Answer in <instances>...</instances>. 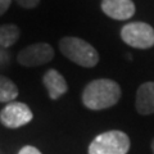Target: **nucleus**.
I'll return each mask as SVG.
<instances>
[{
	"label": "nucleus",
	"mask_w": 154,
	"mask_h": 154,
	"mask_svg": "<svg viewBox=\"0 0 154 154\" xmlns=\"http://www.w3.org/2000/svg\"><path fill=\"white\" fill-rule=\"evenodd\" d=\"M33 114L28 105L19 102L8 103L0 112V122L8 128H18L32 121Z\"/></svg>",
	"instance_id": "423d86ee"
},
{
	"label": "nucleus",
	"mask_w": 154,
	"mask_h": 154,
	"mask_svg": "<svg viewBox=\"0 0 154 154\" xmlns=\"http://www.w3.org/2000/svg\"><path fill=\"white\" fill-rule=\"evenodd\" d=\"M11 2L12 0H0V16L8 11V8L11 7Z\"/></svg>",
	"instance_id": "2eb2a0df"
},
{
	"label": "nucleus",
	"mask_w": 154,
	"mask_h": 154,
	"mask_svg": "<svg viewBox=\"0 0 154 154\" xmlns=\"http://www.w3.org/2000/svg\"><path fill=\"white\" fill-rule=\"evenodd\" d=\"M152 152H153V154H154V139L152 140Z\"/></svg>",
	"instance_id": "dca6fc26"
},
{
	"label": "nucleus",
	"mask_w": 154,
	"mask_h": 154,
	"mask_svg": "<svg viewBox=\"0 0 154 154\" xmlns=\"http://www.w3.org/2000/svg\"><path fill=\"white\" fill-rule=\"evenodd\" d=\"M136 109L144 116L154 113V82H145L137 89Z\"/></svg>",
	"instance_id": "1a4fd4ad"
},
{
	"label": "nucleus",
	"mask_w": 154,
	"mask_h": 154,
	"mask_svg": "<svg viewBox=\"0 0 154 154\" xmlns=\"http://www.w3.org/2000/svg\"><path fill=\"white\" fill-rule=\"evenodd\" d=\"M121 37L127 45L137 49H149L154 45V28L144 22L127 23L122 27Z\"/></svg>",
	"instance_id": "20e7f679"
},
{
	"label": "nucleus",
	"mask_w": 154,
	"mask_h": 154,
	"mask_svg": "<svg viewBox=\"0 0 154 154\" xmlns=\"http://www.w3.org/2000/svg\"><path fill=\"white\" fill-rule=\"evenodd\" d=\"M102 11L110 18L125 21L134 16L136 8L131 0H103Z\"/></svg>",
	"instance_id": "0eeeda50"
},
{
	"label": "nucleus",
	"mask_w": 154,
	"mask_h": 154,
	"mask_svg": "<svg viewBox=\"0 0 154 154\" xmlns=\"http://www.w3.org/2000/svg\"><path fill=\"white\" fill-rule=\"evenodd\" d=\"M18 96V88L12 80L0 76V103H12Z\"/></svg>",
	"instance_id": "9b49d317"
},
{
	"label": "nucleus",
	"mask_w": 154,
	"mask_h": 154,
	"mask_svg": "<svg viewBox=\"0 0 154 154\" xmlns=\"http://www.w3.org/2000/svg\"><path fill=\"white\" fill-rule=\"evenodd\" d=\"M9 62H11V54L7 51V49L0 46V68L8 66Z\"/></svg>",
	"instance_id": "f8f14e48"
},
{
	"label": "nucleus",
	"mask_w": 154,
	"mask_h": 154,
	"mask_svg": "<svg viewBox=\"0 0 154 154\" xmlns=\"http://www.w3.org/2000/svg\"><path fill=\"white\" fill-rule=\"evenodd\" d=\"M19 33L21 31L16 25H0V46L5 49L16 44L19 38Z\"/></svg>",
	"instance_id": "9d476101"
},
{
	"label": "nucleus",
	"mask_w": 154,
	"mask_h": 154,
	"mask_svg": "<svg viewBox=\"0 0 154 154\" xmlns=\"http://www.w3.org/2000/svg\"><path fill=\"white\" fill-rule=\"evenodd\" d=\"M121 98V88L113 80L98 79L89 82L82 93V103L91 110L113 107Z\"/></svg>",
	"instance_id": "f257e3e1"
},
{
	"label": "nucleus",
	"mask_w": 154,
	"mask_h": 154,
	"mask_svg": "<svg viewBox=\"0 0 154 154\" xmlns=\"http://www.w3.org/2000/svg\"><path fill=\"white\" fill-rule=\"evenodd\" d=\"M16 2L21 7L26 8V9H33V8H36L38 5L40 0H16Z\"/></svg>",
	"instance_id": "ddd939ff"
},
{
	"label": "nucleus",
	"mask_w": 154,
	"mask_h": 154,
	"mask_svg": "<svg viewBox=\"0 0 154 154\" xmlns=\"http://www.w3.org/2000/svg\"><path fill=\"white\" fill-rule=\"evenodd\" d=\"M54 58V50L46 42H37L26 46L18 54V63L23 67H37L46 64Z\"/></svg>",
	"instance_id": "39448f33"
},
{
	"label": "nucleus",
	"mask_w": 154,
	"mask_h": 154,
	"mask_svg": "<svg viewBox=\"0 0 154 154\" xmlns=\"http://www.w3.org/2000/svg\"><path fill=\"white\" fill-rule=\"evenodd\" d=\"M18 154H41L38 149H36L35 146H31V145H26L23 146L21 150H19Z\"/></svg>",
	"instance_id": "4468645a"
},
{
	"label": "nucleus",
	"mask_w": 154,
	"mask_h": 154,
	"mask_svg": "<svg viewBox=\"0 0 154 154\" xmlns=\"http://www.w3.org/2000/svg\"><path fill=\"white\" fill-rule=\"evenodd\" d=\"M59 49L66 58L85 68L95 67L99 62V54L95 48L80 37H63L59 41Z\"/></svg>",
	"instance_id": "f03ea898"
},
{
	"label": "nucleus",
	"mask_w": 154,
	"mask_h": 154,
	"mask_svg": "<svg viewBox=\"0 0 154 154\" xmlns=\"http://www.w3.org/2000/svg\"><path fill=\"white\" fill-rule=\"evenodd\" d=\"M42 82H44L45 89L48 90V94H49L50 99L53 100L59 99L68 90V86H67L64 77L55 69L46 71L44 77H42Z\"/></svg>",
	"instance_id": "6e6552de"
},
{
	"label": "nucleus",
	"mask_w": 154,
	"mask_h": 154,
	"mask_svg": "<svg viewBox=\"0 0 154 154\" xmlns=\"http://www.w3.org/2000/svg\"><path fill=\"white\" fill-rule=\"evenodd\" d=\"M130 137L125 132L112 130L98 135L89 145V154H127Z\"/></svg>",
	"instance_id": "7ed1b4c3"
}]
</instances>
